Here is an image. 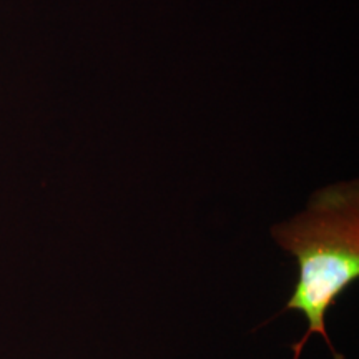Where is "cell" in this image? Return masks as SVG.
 Returning <instances> with one entry per match:
<instances>
[{
    "mask_svg": "<svg viewBox=\"0 0 359 359\" xmlns=\"http://www.w3.org/2000/svg\"><path fill=\"white\" fill-rule=\"evenodd\" d=\"M273 241L294 258L298 278L281 311H296L306 331L291 346L299 359L313 336H320L334 359H344L327 334L326 318L339 296L359 278L358 182L327 185L309 198L306 208L273 224Z\"/></svg>",
    "mask_w": 359,
    "mask_h": 359,
    "instance_id": "cell-1",
    "label": "cell"
}]
</instances>
